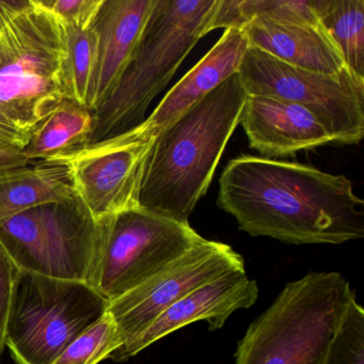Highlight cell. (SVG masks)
<instances>
[{
  "mask_svg": "<svg viewBox=\"0 0 364 364\" xmlns=\"http://www.w3.org/2000/svg\"><path fill=\"white\" fill-rule=\"evenodd\" d=\"M75 193L69 168L56 161H36L0 171V223L48 202Z\"/></svg>",
  "mask_w": 364,
  "mask_h": 364,
  "instance_id": "e0dca14e",
  "label": "cell"
},
{
  "mask_svg": "<svg viewBox=\"0 0 364 364\" xmlns=\"http://www.w3.org/2000/svg\"><path fill=\"white\" fill-rule=\"evenodd\" d=\"M155 136L136 129L50 159L67 165L74 191L97 220L138 208L140 185Z\"/></svg>",
  "mask_w": 364,
  "mask_h": 364,
  "instance_id": "30bf717a",
  "label": "cell"
},
{
  "mask_svg": "<svg viewBox=\"0 0 364 364\" xmlns=\"http://www.w3.org/2000/svg\"><path fill=\"white\" fill-rule=\"evenodd\" d=\"M31 163L23 150L0 144V171L22 167Z\"/></svg>",
  "mask_w": 364,
  "mask_h": 364,
  "instance_id": "83f0119b",
  "label": "cell"
},
{
  "mask_svg": "<svg viewBox=\"0 0 364 364\" xmlns=\"http://www.w3.org/2000/svg\"><path fill=\"white\" fill-rule=\"evenodd\" d=\"M242 31L249 48L291 67L326 75H338L346 68L340 50L321 25L257 16Z\"/></svg>",
  "mask_w": 364,
  "mask_h": 364,
  "instance_id": "9a60e30c",
  "label": "cell"
},
{
  "mask_svg": "<svg viewBox=\"0 0 364 364\" xmlns=\"http://www.w3.org/2000/svg\"><path fill=\"white\" fill-rule=\"evenodd\" d=\"M31 135L22 131L0 112V144L24 150Z\"/></svg>",
  "mask_w": 364,
  "mask_h": 364,
  "instance_id": "484cf974",
  "label": "cell"
},
{
  "mask_svg": "<svg viewBox=\"0 0 364 364\" xmlns=\"http://www.w3.org/2000/svg\"><path fill=\"white\" fill-rule=\"evenodd\" d=\"M120 346L114 318L106 312L57 358L54 364H99Z\"/></svg>",
  "mask_w": 364,
  "mask_h": 364,
  "instance_id": "7402d4cb",
  "label": "cell"
},
{
  "mask_svg": "<svg viewBox=\"0 0 364 364\" xmlns=\"http://www.w3.org/2000/svg\"><path fill=\"white\" fill-rule=\"evenodd\" d=\"M240 124L250 148L269 159L333 144L331 134L310 112L279 97L247 95Z\"/></svg>",
  "mask_w": 364,
  "mask_h": 364,
  "instance_id": "5bb4252c",
  "label": "cell"
},
{
  "mask_svg": "<svg viewBox=\"0 0 364 364\" xmlns=\"http://www.w3.org/2000/svg\"><path fill=\"white\" fill-rule=\"evenodd\" d=\"M100 238L101 221L76 193L0 223V246L18 269L59 280L89 284Z\"/></svg>",
  "mask_w": 364,
  "mask_h": 364,
  "instance_id": "52a82bcc",
  "label": "cell"
},
{
  "mask_svg": "<svg viewBox=\"0 0 364 364\" xmlns=\"http://www.w3.org/2000/svg\"><path fill=\"white\" fill-rule=\"evenodd\" d=\"M65 61L63 25L33 0L0 33V112L31 135L68 97Z\"/></svg>",
  "mask_w": 364,
  "mask_h": 364,
  "instance_id": "5b68a950",
  "label": "cell"
},
{
  "mask_svg": "<svg viewBox=\"0 0 364 364\" xmlns=\"http://www.w3.org/2000/svg\"><path fill=\"white\" fill-rule=\"evenodd\" d=\"M323 364H364V310L349 302Z\"/></svg>",
  "mask_w": 364,
  "mask_h": 364,
  "instance_id": "603a6c76",
  "label": "cell"
},
{
  "mask_svg": "<svg viewBox=\"0 0 364 364\" xmlns=\"http://www.w3.org/2000/svg\"><path fill=\"white\" fill-rule=\"evenodd\" d=\"M63 25L89 28L92 26L103 0H38Z\"/></svg>",
  "mask_w": 364,
  "mask_h": 364,
  "instance_id": "cb8c5ba5",
  "label": "cell"
},
{
  "mask_svg": "<svg viewBox=\"0 0 364 364\" xmlns=\"http://www.w3.org/2000/svg\"><path fill=\"white\" fill-rule=\"evenodd\" d=\"M100 221L101 238L89 285L109 302L203 240L191 225L139 206Z\"/></svg>",
  "mask_w": 364,
  "mask_h": 364,
  "instance_id": "ba28073f",
  "label": "cell"
},
{
  "mask_svg": "<svg viewBox=\"0 0 364 364\" xmlns=\"http://www.w3.org/2000/svg\"><path fill=\"white\" fill-rule=\"evenodd\" d=\"M109 301L88 283L18 269L7 342L16 364H54L82 332L107 312Z\"/></svg>",
  "mask_w": 364,
  "mask_h": 364,
  "instance_id": "8992f818",
  "label": "cell"
},
{
  "mask_svg": "<svg viewBox=\"0 0 364 364\" xmlns=\"http://www.w3.org/2000/svg\"><path fill=\"white\" fill-rule=\"evenodd\" d=\"M33 0H0V33L23 11L28 9Z\"/></svg>",
  "mask_w": 364,
  "mask_h": 364,
  "instance_id": "4316f807",
  "label": "cell"
},
{
  "mask_svg": "<svg viewBox=\"0 0 364 364\" xmlns=\"http://www.w3.org/2000/svg\"><path fill=\"white\" fill-rule=\"evenodd\" d=\"M321 27L336 43L347 69L364 78V0H313Z\"/></svg>",
  "mask_w": 364,
  "mask_h": 364,
  "instance_id": "d6986e66",
  "label": "cell"
},
{
  "mask_svg": "<svg viewBox=\"0 0 364 364\" xmlns=\"http://www.w3.org/2000/svg\"><path fill=\"white\" fill-rule=\"evenodd\" d=\"M355 297L340 272H311L287 283L238 342L235 364H323Z\"/></svg>",
  "mask_w": 364,
  "mask_h": 364,
  "instance_id": "277c9868",
  "label": "cell"
},
{
  "mask_svg": "<svg viewBox=\"0 0 364 364\" xmlns=\"http://www.w3.org/2000/svg\"><path fill=\"white\" fill-rule=\"evenodd\" d=\"M257 16L321 25L313 0H218L208 33L217 28L242 31L247 23Z\"/></svg>",
  "mask_w": 364,
  "mask_h": 364,
  "instance_id": "ffe728a7",
  "label": "cell"
},
{
  "mask_svg": "<svg viewBox=\"0 0 364 364\" xmlns=\"http://www.w3.org/2000/svg\"><path fill=\"white\" fill-rule=\"evenodd\" d=\"M217 204L242 231L287 244L340 245L364 236L363 200L344 176L242 155L219 180Z\"/></svg>",
  "mask_w": 364,
  "mask_h": 364,
  "instance_id": "6da1fadb",
  "label": "cell"
},
{
  "mask_svg": "<svg viewBox=\"0 0 364 364\" xmlns=\"http://www.w3.org/2000/svg\"><path fill=\"white\" fill-rule=\"evenodd\" d=\"M217 5L218 0H156L118 86L93 114L89 144L122 135L144 122L153 100L208 35Z\"/></svg>",
  "mask_w": 364,
  "mask_h": 364,
  "instance_id": "3957f363",
  "label": "cell"
},
{
  "mask_svg": "<svg viewBox=\"0 0 364 364\" xmlns=\"http://www.w3.org/2000/svg\"><path fill=\"white\" fill-rule=\"evenodd\" d=\"M93 112L84 104L65 97L33 129L23 153L31 161H46L88 146Z\"/></svg>",
  "mask_w": 364,
  "mask_h": 364,
  "instance_id": "ac0fdd59",
  "label": "cell"
},
{
  "mask_svg": "<svg viewBox=\"0 0 364 364\" xmlns=\"http://www.w3.org/2000/svg\"><path fill=\"white\" fill-rule=\"evenodd\" d=\"M18 272V268L0 246V363L7 342L8 318Z\"/></svg>",
  "mask_w": 364,
  "mask_h": 364,
  "instance_id": "d4e9b609",
  "label": "cell"
},
{
  "mask_svg": "<svg viewBox=\"0 0 364 364\" xmlns=\"http://www.w3.org/2000/svg\"><path fill=\"white\" fill-rule=\"evenodd\" d=\"M257 297V282L248 278L245 268L225 272L172 304L137 340L116 349L108 359L127 361L156 341L196 321H208L210 331L220 329L232 313L250 308Z\"/></svg>",
  "mask_w": 364,
  "mask_h": 364,
  "instance_id": "7c38bea8",
  "label": "cell"
},
{
  "mask_svg": "<svg viewBox=\"0 0 364 364\" xmlns=\"http://www.w3.org/2000/svg\"><path fill=\"white\" fill-rule=\"evenodd\" d=\"M249 43L242 31L225 29L214 48L193 67L155 108L144 124L156 137L170 123L238 73Z\"/></svg>",
  "mask_w": 364,
  "mask_h": 364,
  "instance_id": "2e32d148",
  "label": "cell"
},
{
  "mask_svg": "<svg viewBox=\"0 0 364 364\" xmlns=\"http://www.w3.org/2000/svg\"><path fill=\"white\" fill-rule=\"evenodd\" d=\"M240 268H245L244 259L229 245L203 238L159 274L109 302L107 312L117 325L118 348L137 340L157 317L193 289Z\"/></svg>",
  "mask_w": 364,
  "mask_h": 364,
  "instance_id": "8fae6325",
  "label": "cell"
},
{
  "mask_svg": "<svg viewBox=\"0 0 364 364\" xmlns=\"http://www.w3.org/2000/svg\"><path fill=\"white\" fill-rule=\"evenodd\" d=\"M238 75L247 95L287 100L310 112L334 144H358L364 136V78L345 68L326 75L291 67L249 48Z\"/></svg>",
  "mask_w": 364,
  "mask_h": 364,
  "instance_id": "9c48e42d",
  "label": "cell"
},
{
  "mask_svg": "<svg viewBox=\"0 0 364 364\" xmlns=\"http://www.w3.org/2000/svg\"><path fill=\"white\" fill-rule=\"evenodd\" d=\"M156 0H103L92 27L97 59L86 105L95 114L118 86Z\"/></svg>",
  "mask_w": 364,
  "mask_h": 364,
  "instance_id": "4fadbf2b",
  "label": "cell"
},
{
  "mask_svg": "<svg viewBox=\"0 0 364 364\" xmlns=\"http://www.w3.org/2000/svg\"><path fill=\"white\" fill-rule=\"evenodd\" d=\"M61 25L65 31L67 46L65 78L68 97L86 105L97 59V36L92 26L80 28L71 25Z\"/></svg>",
  "mask_w": 364,
  "mask_h": 364,
  "instance_id": "44dd1931",
  "label": "cell"
},
{
  "mask_svg": "<svg viewBox=\"0 0 364 364\" xmlns=\"http://www.w3.org/2000/svg\"><path fill=\"white\" fill-rule=\"evenodd\" d=\"M246 97L234 74L157 134L144 167L139 208L189 225L240 124Z\"/></svg>",
  "mask_w": 364,
  "mask_h": 364,
  "instance_id": "7a4b0ae2",
  "label": "cell"
}]
</instances>
